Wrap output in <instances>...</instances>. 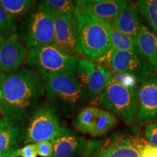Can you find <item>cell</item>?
<instances>
[{
  "label": "cell",
  "instance_id": "1",
  "mask_svg": "<svg viewBox=\"0 0 157 157\" xmlns=\"http://www.w3.org/2000/svg\"><path fill=\"white\" fill-rule=\"evenodd\" d=\"M44 95L45 81L32 68L2 73V105L4 119L10 122L24 120L36 111Z\"/></svg>",
  "mask_w": 157,
  "mask_h": 157
},
{
  "label": "cell",
  "instance_id": "2",
  "mask_svg": "<svg viewBox=\"0 0 157 157\" xmlns=\"http://www.w3.org/2000/svg\"><path fill=\"white\" fill-rule=\"evenodd\" d=\"M75 6L74 15L82 53L91 60H100L111 50V25L79 6Z\"/></svg>",
  "mask_w": 157,
  "mask_h": 157
},
{
  "label": "cell",
  "instance_id": "3",
  "mask_svg": "<svg viewBox=\"0 0 157 157\" xmlns=\"http://www.w3.org/2000/svg\"><path fill=\"white\" fill-rule=\"evenodd\" d=\"M78 60L75 55L53 42L29 49L25 63L46 82L56 74H76Z\"/></svg>",
  "mask_w": 157,
  "mask_h": 157
},
{
  "label": "cell",
  "instance_id": "4",
  "mask_svg": "<svg viewBox=\"0 0 157 157\" xmlns=\"http://www.w3.org/2000/svg\"><path fill=\"white\" fill-rule=\"evenodd\" d=\"M45 96L55 108L70 116L87 98L76 74H56L45 82Z\"/></svg>",
  "mask_w": 157,
  "mask_h": 157
},
{
  "label": "cell",
  "instance_id": "5",
  "mask_svg": "<svg viewBox=\"0 0 157 157\" xmlns=\"http://www.w3.org/2000/svg\"><path fill=\"white\" fill-rule=\"evenodd\" d=\"M18 37L29 50L53 43V10L44 2L39 4L24 19Z\"/></svg>",
  "mask_w": 157,
  "mask_h": 157
},
{
  "label": "cell",
  "instance_id": "6",
  "mask_svg": "<svg viewBox=\"0 0 157 157\" xmlns=\"http://www.w3.org/2000/svg\"><path fill=\"white\" fill-rule=\"evenodd\" d=\"M98 103L127 123L136 119L137 91L111 77L100 94Z\"/></svg>",
  "mask_w": 157,
  "mask_h": 157
},
{
  "label": "cell",
  "instance_id": "7",
  "mask_svg": "<svg viewBox=\"0 0 157 157\" xmlns=\"http://www.w3.org/2000/svg\"><path fill=\"white\" fill-rule=\"evenodd\" d=\"M98 60L105 62L112 71L132 76L140 83L155 71L139 50L121 52L111 50L106 56Z\"/></svg>",
  "mask_w": 157,
  "mask_h": 157
},
{
  "label": "cell",
  "instance_id": "8",
  "mask_svg": "<svg viewBox=\"0 0 157 157\" xmlns=\"http://www.w3.org/2000/svg\"><path fill=\"white\" fill-rule=\"evenodd\" d=\"M64 129L59 123L53 108L48 104H42L33 113L25 132L24 143L52 141L60 136Z\"/></svg>",
  "mask_w": 157,
  "mask_h": 157
},
{
  "label": "cell",
  "instance_id": "9",
  "mask_svg": "<svg viewBox=\"0 0 157 157\" xmlns=\"http://www.w3.org/2000/svg\"><path fill=\"white\" fill-rule=\"evenodd\" d=\"M76 76L87 96H99L111 78L108 67L98 61L82 58L78 60Z\"/></svg>",
  "mask_w": 157,
  "mask_h": 157
},
{
  "label": "cell",
  "instance_id": "10",
  "mask_svg": "<svg viewBox=\"0 0 157 157\" xmlns=\"http://www.w3.org/2000/svg\"><path fill=\"white\" fill-rule=\"evenodd\" d=\"M74 55L82 56L75 15L54 11V42Z\"/></svg>",
  "mask_w": 157,
  "mask_h": 157
},
{
  "label": "cell",
  "instance_id": "11",
  "mask_svg": "<svg viewBox=\"0 0 157 157\" xmlns=\"http://www.w3.org/2000/svg\"><path fill=\"white\" fill-rule=\"evenodd\" d=\"M28 50L20 41L18 34H0V72L5 74L21 68Z\"/></svg>",
  "mask_w": 157,
  "mask_h": 157
},
{
  "label": "cell",
  "instance_id": "12",
  "mask_svg": "<svg viewBox=\"0 0 157 157\" xmlns=\"http://www.w3.org/2000/svg\"><path fill=\"white\" fill-rule=\"evenodd\" d=\"M157 118V74L141 83L137 92L136 119L139 124L148 123Z\"/></svg>",
  "mask_w": 157,
  "mask_h": 157
},
{
  "label": "cell",
  "instance_id": "13",
  "mask_svg": "<svg viewBox=\"0 0 157 157\" xmlns=\"http://www.w3.org/2000/svg\"><path fill=\"white\" fill-rule=\"evenodd\" d=\"M147 144L144 140L130 135H117L108 140L95 157H141Z\"/></svg>",
  "mask_w": 157,
  "mask_h": 157
},
{
  "label": "cell",
  "instance_id": "14",
  "mask_svg": "<svg viewBox=\"0 0 157 157\" xmlns=\"http://www.w3.org/2000/svg\"><path fill=\"white\" fill-rule=\"evenodd\" d=\"M128 4V2L124 0H82L75 2V5L82 7L110 25L124 10Z\"/></svg>",
  "mask_w": 157,
  "mask_h": 157
},
{
  "label": "cell",
  "instance_id": "15",
  "mask_svg": "<svg viewBox=\"0 0 157 157\" xmlns=\"http://www.w3.org/2000/svg\"><path fill=\"white\" fill-rule=\"evenodd\" d=\"M53 144L52 157H76L85 146V140L67 129L60 136L52 141Z\"/></svg>",
  "mask_w": 157,
  "mask_h": 157
},
{
  "label": "cell",
  "instance_id": "16",
  "mask_svg": "<svg viewBox=\"0 0 157 157\" xmlns=\"http://www.w3.org/2000/svg\"><path fill=\"white\" fill-rule=\"evenodd\" d=\"M111 25L116 30L137 39L143 23L136 5L129 3L124 10L113 20Z\"/></svg>",
  "mask_w": 157,
  "mask_h": 157
},
{
  "label": "cell",
  "instance_id": "17",
  "mask_svg": "<svg viewBox=\"0 0 157 157\" xmlns=\"http://www.w3.org/2000/svg\"><path fill=\"white\" fill-rule=\"evenodd\" d=\"M139 52L155 71H157V36L146 25H143L137 38Z\"/></svg>",
  "mask_w": 157,
  "mask_h": 157
},
{
  "label": "cell",
  "instance_id": "18",
  "mask_svg": "<svg viewBox=\"0 0 157 157\" xmlns=\"http://www.w3.org/2000/svg\"><path fill=\"white\" fill-rule=\"evenodd\" d=\"M21 129L17 123H9L0 129V157H13L21 140Z\"/></svg>",
  "mask_w": 157,
  "mask_h": 157
},
{
  "label": "cell",
  "instance_id": "19",
  "mask_svg": "<svg viewBox=\"0 0 157 157\" xmlns=\"http://www.w3.org/2000/svg\"><path fill=\"white\" fill-rule=\"evenodd\" d=\"M117 123V119L113 113L101 109L89 135L94 137L102 136L111 131Z\"/></svg>",
  "mask_w": 157,
  "mask_h": 157
},
{
  "label": "cell",
  "instance_id": "20",
  "mask_svg": "<svg viewBox=\"0 0 157 157\" xmlns=\"http://www.w3.org/2000/svg\"><path fill=\"white\" fill-rule=\"evenodd\" d=\"M100 109L95 106H87L82 109L74 121V127L82 133L90 134Z\"/></svg>",
  "mask_w": 157,
  "mask_h": 157
},
{
  "label": "cell",
  "instance_id": "21",
  "mask_svg": "<svg viewBox=\"0 0 157 157\" xmlns=\"http://www.w3.org/2000/svg\"><path fill=\"white\" fill-rule=\"evenodd\" d=\"M111 50L127 52V51L138 50L137 44V39L123 34L111 27Z\"/></svg>",
  "mask_w": 157,
  "mask_h": 157
},
{
  "label": "cell",
  "instance_id": "22",
  "mask_svg": "<svg viewBox=\"0 0 157 157\" xmlns=\"http://www.w3.org/2000/svg\"><path fill=\"white\" fill-rule=\"evenodd\" d=\"M135 5L157 36V0H140Z\"/></svg>",
  "mask_w": 157,
  "mask_h": 157
},
{
  "label": "cell",
  "instance_id": "23",
  "mask_svg": "<svg viewBox=\"0 0 157 157\" xmlns=\"http://www.w3.org/2000/svg\"><path fill=\"white\" fill-rule=\"evenodd\" d=\"M34 0H0V3L13 18L26 14L36 5Z\"/></svg>",
  "mask_w": 157,
  "mask_h": 157
},
{
  "label": "cell",
  "instance_id": "24",
  "mask_svg": "<svg viewBox=\"0 0 157 157\" xmlns=\"http://www.w3.org/2000/svg\"><path fill=\"white\" fill-rule=\"evenodd\" d=\"M54 11L61 12L66 14L74 15L75 12V3L69 0H46L44 1Z\"/></svg>",
  "mask_w": 157,
  "mask_h": 157
},
{
  "label": "cell",
  "instance_id": "25",
  "mask_svg": "<svg viewBox=\"0 0 157 157\" xmlns=\"http://www.w3.org/2000/svg\"><path fill=\"white\" fill-rule=\"evenodd\" d=\"M14 18L6 11L0 3V34H13L15 30Z\"/></svg>",
  "mask_w": 157,
  "mask_h": 157
},
{
  "label": "cell",
  "instance_id": "26",
  "mask_svg": "<svg viewBox=\"0 0 157 157\" xmlns=\"http://www.w3.org/2000/svg\"><path fill=\"white\" fill-rule=\"evenodd\" d=\"M37 155L41 157L53 156V144L52 141H42L35 143Z\"/></svg>",
  "mask_w": 157,
  "mask_h": 157
},
{
  "label": "cell",
  "instance_id": "27",
  "mask_svg": "<svg viewBox=\"0 0 157 157\" xmlns=\"http://www.w3.org/2000/svg\"><path fill=\"white\" fill-rule=\"evenodd\" d=\"M37 156L35 143H30L23 148H17L13 154V157H37Z\"/></svg>",
  "mask_w": 157,
  "mask_h": 157
},
{
  "label": "cell",
  "instance_id": "28",
  "mask_svg": "<svg viewBox=\"0 0 157 157\" xmlns=\"http://www.w3.org/2000/svg\"><path fill=\"white\" fill-rule=\"evenodd\" d=\"M146 135L152 145L157 146V121L147 124L146 127Z\"/></svg>",
  "mask_w": 157,
  "mask_h": 157
},
{
  "label": "cell",
  "instance_id": "29",
  "mask_svg": "<svg viewBox=\"0 0 157 157\" xmlns=\"http://www.w3.org/2000/svg\"><path fill=\"white\" fill-rule=\"evenodd\" d=\"M141 157H157V146L146 144L143 149Z\"/></svg>",
  "mask_w": 157,
  "mask_h": 157
},
{
  "label": "cell",
  "instance_id": "30",
  "mask_svg": "<svg viewBox=\"0 0 157 157\" xmlns=\"http://www.w3.org/2000/svg\"><path fill=\"white\" fill-rule=\"evenodd\" d=\"M2 73L0 72V117L3 115L2 105Z\"/></svg>",
  "mask_w": 157,
  "mask_h": 157
},
{
  "label": "cell",
  "instance_id": "31",
  "mask_svg": "<svg viewBox=\"0 0 157 157\" xmlns=\"http://www.w3.org/2000/svg\"><path fill=\"white\" fill-rule=\"evenodd\" d=\"M10 123V121L6 120L5 119H1L0 118V125H7Z\"/></svg>",
  "mask_w": 157,
  "mask_h": 157
},
{
  "label": "cell",
  "instance_id": "32",
  "mask_svg": "<svg viewBox=\"0 0 157 157\" xmlns=\"http://www.w3.org/2000/svg\"><path fill=\"white\" fill-rule=\"evenodd\" d=\"M7 125H0V129L1 128H2V127H5V126H7Z\"/></svg>",
  "mask_w": 157,
  "mask_h": 157
}]
</instances>
